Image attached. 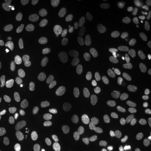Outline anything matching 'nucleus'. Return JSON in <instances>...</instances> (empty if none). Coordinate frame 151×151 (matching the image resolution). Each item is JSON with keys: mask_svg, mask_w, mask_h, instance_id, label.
I'll list each match as a JSON object with an SVG mask.
<instances>
[{"mask_svg": "<svg viewBox=\"0 0 151 151\" xmlns=\"http://www.w3.org/2000/svg\"><path fill=\"white\" fill-rule=\"evenodd\" d=\"M147 60H148V55L145 53H142L137 60V63L139 65L143 66L147 63Z\"/></svg>", "mask_w": 151, "mask_h": 151, "instance_id": "31", "label": "nucleus"}, {"mask_svg": "<svg viewBox=\"0 0 151 151\" xmlns=\"http://www.w3.org/2000/svg\"><path fill=\"white\" fill-rule=\"evenodd\" d=\"M97 122V117L93 114H90L84 119L82 126V129L84 133L88 134L93 129Z\"/></svg>", "mask_w": 151, "mask_h": 151, "instance_id": "7", "label": "nucleus"}, {"mask_svg": "<svg viewBox=\"0 0 151 151\" xmlns=\"http://www.w3.org/2000/svg\"><path fill=\"white\" fill-rule=\"evenodd\" d=\"M147 32L144 29H138L135 30L131 37V42L133 44L143 42L146 37Z\"/></svg>", "mask_w": 151, "mask_h": 151, "instance_id": "15", "label": "nucleus"}, {"mask_svg": "<svg viewBox=\"0 0 151 151\" xmlns=\"http://www.w3.org/2000/svg\"><path fill=\"white\" fill-rule=\"evenodd\" d=\"M22 18L24 20H25V21H27V20H28L29 19V17L28 16V14L27 13L26 14L23 15L22 16Z\"/></svg>", "mask_w": 151, "mask_h": 151, "instance_id": "35", "label": "nucleus"}, {"mask_svg": "<svg viewBox=\"0 0 151 151\" xmlns=\"http://www.w3.org/2000/svg\"><path fill=\"white\" fill-rule=\"evenodd\" d=\"M58 2V0H43L42 2V4L44 10L50 11L56 7Z\"/></svg>", "mask_w": 151, "mask_h": 151, "instance_id": "26", "label": "nucleus"}, {"mask_svg": "<svg viewBox=\"0 0 151 151\" xmlns=\"http://www.w3.org/2000/svg\"><path fill=\"white\" fill-rule=\"evenodd\" d=\"M134 65L135 60L133 58H130L126 62H125L122 69V72L124 75H129L134 69Z\"/></svg>", "mask_w": 151, "mask_h": 151, "instance_id": "25", "label": "nucleus"}, {"mask_svg": "<svg viewBox=\"0 0 151 151\" xmlns=\"http://www.w3.org/2000/svg\"><path fill=\"white\" fill-rule=\"evenodd\" d=\"M24 2L23 0H10V3L16 11H20L22 9V4Z\"/></svg>", "mask_w": 151, "mask_h": 151, "instance_id": "29", "label": "nucleus"}, {"mask_svg": "<svg viewBox=\"0 0 151 151\" xmlns=\"http://www.w3.org/2000/svg\"><path fill=\"white\" fill-rule=\"evenodd\" d=\"M104 151V150H100V151Z\"/></svg>", "mask_w": 151, "mask_h": 151, "instance_id": "40", "label": "nucleus"}, {"mask_svg": "<svg viewBox=\"0 0 151 151\" xmlns=\"http://www.w3.org/2000/svg\"><path fill=\"white\" fill-rule=\"evenodd\" d=\"M120 2L119 0H103L101 4L103 11L108 15L113 14L117 11Z\"/></svg>", "mask_w": 151, "mask_h": 151, "instance_id": "6", "label": "nucleus"}, {"mask_svg": "<svg viewBox=\"0 0 151 151\" xmlns=\"http://www.w3.org/2000/svg\"><path fill=\"white\" fill-rule=\"evenodd\" d=\"M78 28L83 33H90L95 29L94 22L91 18L85 17L82 19L78 24Z\"/></svg>", "mask_w": 151, "mask_h": 151, "instance_id": "9", "label": "nucleus"}, {"mask_svg": "<svg viewBox=\"0 0 151 151\" xmlns=\"http://www.w3.org/2000/svg\"><path fill=\"white\" fill-rule=\"evenodd\" d=\"M136 83L137 79L135 76H129L125 78L123 84V88L126 91H131L135 88Z\"/></svg>", "mask_w": 151, "mask_h": 151, "instance_id": "18", "label": "nucleus"}, {"mask_svg": "<svg viewBox=\"0 0 151 151\" xmlns=\"http://www.w3.org/2000/svg\"><path fill=\"white\" fill-rule=\"evenodd\" d=\"M9 86L5 80H0V91L2 92H6L8 91Z\"/></svg>", "mask_w": 151, "mask_h": 151, "instance_id": "32", "label": "nucleus"}, {"mask_svg": "<svg viewBox=\"0 0 151 151\" xmlns=\"http://www.w3.org/2000/svg\"><path fill=\"white\" fill-rule=\"evenodd\" d=\"M133 19L131 16L125 15L123 16L119 21L116 30L120 35H125L128 34L133 26Z\"/></svg>", "mask_w": 151, "mask_h": 151, "instance_id": "4", "label": "nucleus"}, {"mask_svg": "<svg viewBox=\"0 0 151 151\" xmlns=\"http://www.w3.org/2000/svg\"><path fill=\"white\" fill-rule=\"evenodd\" d=\"M48 54V49H43L41 50V52L38 53L34 57L32 60L33 65L35 66H39L42 65L46 60Z\"/></svg>", "mask_w": 151, "mask_h": 151, "instance_id": "16", "label": "nucleus"}, {"mask_svg": "<svg viewBox=\"0 0 151 151\" xmlns=\"http://www.w3.org/2000/svg\"><path fill=\"white\" fill-rule=\"evenodd\" d=\"M77 83L82 88H90L95 85V80L93 76L85 74L78 78Z\"/></svg>", "mask_w": 151, "mask_h": 151, "instance_id": "10", "label": "nucleus"}, {"mask_svg": "<svg viewBox=\"0 0 151 151\" xmlns=\"http://www.w3.org/2000/svg\"><path fill=\"white\" fill-rule=\"evenodd\" d=\"M11 102L12 103V105H15L17 103H18V100L16 99V98L15 97H13L11 99Z\"/></svg>", "mask_w": 151, "mask_h": 151, "instance_id": "34", "label": "nucleus"}, {"mask_svg": "<svg viewBox=\"0 0 151 151\" xmlns=\"http://www.w3.org/2000/svg\"><path fill=\"white\" fill-rule=\"evenodd\" d=\"M2 135H3V128L1 124L0 123V139L2 138Z\"/></svg>", "mask_w": 151, "mask_h": 151, "instance_id": "36", "label": "nucleus"}, {"mask_svg": "<svg viewBox=\"0 0 151 151\" xmlns=\"http://www.w3.org/2000/svg\"><path fill=\"white\" fill-rule=\"evenodd\" d=\"M118 70H112L111 71V72L112 73V74H113V75H115V74L117 73Z\"/></svg>", "mask_w": 151, "mask_h": 151, "instance_id": "38", "label": "nucleus"}, {"mask_svg": "<svg viewBox=\"0 0 151 151\" xmlns=\"http://www.w3.org/2000/svg\"><path fill=\"white\" fill-rule=\"evenodd\" d=\"M101 104V99L97 96H91L85 100L84 105L87 109L96 108Z\"/></svg>", "mask_w": 151, "mask_h": 151, "instance_id": "19", "label": "nucleus"}, {"mask_svg": "<svg viewBox=\"0 0 151 151\" xmlns=\"http://www.w3.org/2000/svg\"><path fill=\"white\" fill-rule=\"evenodd\" d=\"M142 128L145 131L148 133L151 132V115H149L146 118L144 123L143 124Z\"/></svg>", "mask_w": 151, "mask_h": 151, "instance_id": "30", "label": "nucleus"}, {"mask_svg": "<svg viewBox=\"0 0 151 151\" xmlns=\"http://www.w3.org/2000/svg\"><path fill=\"white\" fill-rule=\"evenodd\" d=\"M77 2V0H65L63 1V8L66 10H70L74 7Z\"/></svg>", "mask_w": 151, "mask_h": 151, "instance_id": "28", "label": "nucleus"}, {"mask_svg": "<svg viewBox=\"0 0 151 151\" xmlns=\"http://www.w3.org/2000/svg\"><path fill=\"white\" fill-rule=\"evenodd\" d=\"M45 35V29L43 26L38 25L32 31V38L35 42H40L43 40Z\"/></svg>", "mask_w": 151, "mask_h": 151, "instance_id": "17", "label": "nucleus"}, {"mask_svg": "<svg viewBox=\"0 0 151 151\" xmlns=\"http://www.w3.org/2000/svg\"><path fill=\"white\" fill-rule=\"evenodd\" d=\"M137 108L140 112L143 113L151 115V100H142L139 101Z\"/></svg>", "mask_w": 151, "mask_h": 151, "instance_id": "22", "label": "nucleus"}, {"mask_svg": "<svg viewBox=\"0 0 151 151\" xmlns=\"http://www.w3.org/2000/svg\"><path fill=\"white\" fill-rule=\"evenodd\" d=\"M10 92L12 93H16L22 101H25L27 99V85L22 82L15 83L10 88Z\"/></svg>", "mask_w": 151, "mask_h": 151, "instance_id": "5", "label": "nucleus"}, {"mask_svg": "<svg viewBox=\"0 0 151 151\" xmlns=\"http://www.w3.org/2000/svg\"><path fill=\"white\" fill-rule=\"evenodd\" d=\"M51 58L55 63H64L68 60L69 53L65 48L57 49L52 54Z\"/></svg>", "mask_w": 151, "mask_h": 151, "instance_id": "11", "label": "nucleus"}, {"mask_svg": "<svg viewBox=\"0 0 151 151\" xmlns=\"http://www.w3.org/2000/svg\"><path fill=\"white\" fill-rule=\"evenodd\" d=\"M138 54H139V55H141V54H142L141 52H140V51H138Z\"/></svg>", "mask_w": 151, "mask_h": 151, "instance_id": "39", "label": "nucleus"}, {"mask_svg": "<svg viewBox=\"0 0 151 151\" xmlns=\"http://www.w3.org/2000/svg\"><path fill=\"white\" fill-rule=\"evenodd\" d=\"M30 125L33 128L38 129L43 127L44 119L42 114L37 111H33L29 115Z\"/></svg>", "mask_w": 151, "mask_h": 151, "instance_id": "8", "label": "nucleus"}, {"mask_svg": "<svg viewBox=\"0 0 151 151\" xmlns=\"http://www.w3.org/2000/svg\"></svg>", "mask_w": 151, "mask_h": 151, "instance_id": "41", "label": "nucleus"}, {"mask_svg": "<svg viewBox=\"0 0 151 151\" xmlns=\"http://www.w3.org/2000/svg\"><path fill=\"white\" fill-rule=\"evenodd\" d=\"M4 13L6 17L11 22L17 23L20 22L22 15L19 14V11H16L12 7L7 6L4 9Z\"/></svg>", "mask_w": 151, "mask_h": 151, "instance_id": "14", "label": "nucleus"}, {"mask_svg": "<svg viewBox=\"0 0 151 151\" xmlns=\"http://www.w3.org/2000/svg\"><path fill=\"white\" fill-rule=\"evenodd\" d=\"M37 89H38V94L41 98L44 99L47 96L46 82H45V78L42 76L40 77L38 79Z\"/></svg>", "mask_w": 151, "mask_h": 151, "instance_id": "20", "label": "nucleus"}, {"mask_svg": "<svg viewBox=\"0 0 151 151\" xmlns=\"http://www.w3.org/2000/svg\"><path fill=\"white\" fill-rule=\"evenodd\" d=\"M26 52L22 49H17L11 52L8 55V60L12 63L22 62L26 57Z\"/></svg>", "mask_w": 151, "mask_h": 151, "instance_id": "12", "label": "nucleus"}, {"mask_svg": "<svg viewBox=\"0 0 151 151\" xmlns=\"http://www.w3.org/2000/svg\"><path fill=\"white\" fill-rule=\"evenodd\" d=\"M31 135V129L30 123L27 122H24L22 127L21 137L22 140L24 142H27L30 140Z\"/></svg>", "mask_w": 151, "mask_h": 151, "instance_id": "21", "label": "nucleus"}, {"mask_svg": "<svg viewBox=\"0 0 151 151\" xmlns=\"http://www.w3.org/2000/svg\"><path fill=\"white\" fill-rule=\"evenodd\" d=\"M107 62L112 70H118L124 65V55L119 50H112L108 54Z\"/></svg>", "mask_w": 151, "mask_h": 151, "instance_id": "2", "label": "nucleus"}, {"mask_svg": "<svg viewBox=\"0 0 151 151\" xmlns=\"http://www.w3.org/2000/svg\"><path fill=\"white\" fill-rule=\"evenodd\" d=\"M37 151H50V146L48 142L43 138H39L36 143Z\"/></svg>", "mask_w": 151, "mask_h": 151, "instance_id": "23", "label": "nucleus"}, {"mask_svg": "<svg viewBox=\"0 0 151 151\" xmlns=\"http://www.w3.org/2000/svg\"><path fill=\"white\" fill-rule=\"evenodd\" d=\"M148 53H149V56L151 58V44L148 47Z\"/></svg>", "mask_w": 151, "mask_h": 151, "instance_id": "37", "label": "nucleus"}, {"mask_svg": "<svg viewBox=\"0 0 151 151\" xmlns=\"http://www.w3.org/2000/svg\"><path fill=\"white\" fill-rule=\"evenodd\" d=\"M78 38V33L73 28H67L60 30L58 34V39L60 42L70 44L75 42Z\"/></svg>", "mask_w": 151, "mask_h": 151, "instance_id": "3", "label": "nucleus"}, {"mask_svg": "<svg viewBox=\"0 0 151 151\" xmlns=\"http://www.w3.org/2000/svg\"><path fill=\"white\" fill-rule=\"evenodd\" d=\"M62 129V124L57 121L53 123H51L49 125V131L54 134H58L61 132Z\"/></svg>", "mask_w": 151, "mask_h": 151, "instance_id": "27", "label": "nucleus"}, {"mask_svg": "<svg viewBox=\"0 0 151 151\" xmlns=\"http://www.w3.org/2000/svg\"><path fill=\"white\" fill-rule=\"evenodd\" d=\"M96 45V42L92 38H87L81 44L78 51L81 54H88L92 52Z\"/></svg>", "mask_w": 151, "mask_h": 151, "instance_id": "13", "label": "nucleus"}, {"mask_svg": "<svg viewBox=\"0 0 151 151\" xmlns=\"http://www.w3.org/2000/svg\"><path fill=\"white\" fill-rule=\"evenodd\" d=\"M77 151H92L91 148L87 145L81 146Z\"/></svg>", "mask_w": 151, "mask_h": 151, "instance_id": "33", "label": "nucleus"}, {"mask_svg": "<svg viewBox=\"0 0 151 151\" xmlns=\"http://www.w3.org/2000/svg\"><path fill=\"white\" fill-rule=\"evenodd\" d=\"M117 114L120 121L124 125L130 127L134 124L136 120V111L134 108L129 104H123L117 109Z\"/></svg>", "mask_w": 151, "mask_h": 151, "instance_id": "1", "label": "nucleus"}, {"mask_svg": "<svg viewBox=\"0 0 151 151\" xmlns=\"http://www.w3.org/2000/svg\"><path fill=\"white\" fill-rule=\"evenodd\" d=\"M60 115L58 112L55 110H49L47 111L45 115V119L48 123H51L54 122L58 121Z\"/></svg>", "mask_w": 151, "mask_h": 151, "instance_id": "24", "label": "nucleus"}]
</instances>
